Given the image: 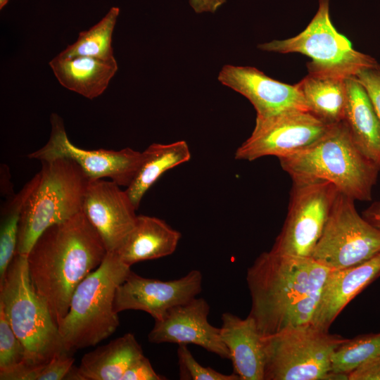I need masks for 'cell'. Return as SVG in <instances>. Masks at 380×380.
I'll return each mask as SVG.
<instances>
[{
	"mask_svg": "<svg viewBox=\"0 0 380 380\" xmlns=\"http://www.w3.org/2000/svg\"><path fill=\"white\" fill-rule=\"evenodd\" d=\"M329 270L312 258L261 253L248 267L249 313L262 337L311 324Z\"/></svg>",
	"mask_w": 380,
	"mask_h": 380,
	"instance_id": "obj_1",
	"label": "cell"
},
{
	"mask_svg": "<svg viewBox=\"0 0 380 380\" xmlns=\"http://www.w3.org/2000/svg\"><path fill=\"white\" fill-rule=\"evenodd\" d=\"M108 251L83 211L44 231L28 255L30 278L58 323L66 315L77 285Z\"/></svg>",
	"mask_w": 380,
	"mask_h": 380,
	"instance_id": "obj_2",
	"label": "cell"
},
{
	"mask_svg": "<svg viewBox=\"0 0 380 380\" xmlns=\"http://www.w3.org/2000/svg\"><path fill=\"white\" fill-rule=\"evenodd\" d=\"M291 179H324L355 201H369L380 167L354 144L343 121L310 146L279 158Z\"/></svg>",
	"mask_w": 380,
	"mask_h": 380,
	"instance_id": "obj_3",
	"label": "cell"
},
{
	"mask_svg": "<svg viewBox=\"0 0 380 380\" xmlns=\"http://www.w3.org/2000/svg\"><path fill=\"white\" fill-rule=\"evenodd\" d=\"M130 271L115 252H108L77 285L66 315L58 323L68 353L95 346L115 331L120 322L113 308L115 294Z\"/></svg>",
	"mask_w": 380,
	"mask_h": 380,
	"instance_id": "obj_4",
	"label": "cell"
},
{
	"mask_svg": "<svg viewBox=\"0 0 380 380\" xmlns=\"http://www.w3.org/2000/svg\"><path fill=\"white\" fill-rule=\"evenodd\" d=\"M0 308L25 348L23 363L43 364L68 353L49 308L32 286L27 255L15 254L11 262L0 283Z\"/></svg>",
	"mask_w": 380,
	"mask_h": 380,
	"instance_id": "obj_5",
	"label": "cell"
},
{
	"mask_svg": "<svg viewBox=\"0 0 380 380\" xmlns=\"http://www.w3.org/2000/svg\"><path fill=\"white\" fill-rule=\"evenodd\" d=\"M42 163L39 181L23 210L15 254L27 255L48 227L82 210L90 179L82 168L64 158Z\"/></svg>",
	"mask_w": 380,
	"mask_h": 380,
	"instance_id": "obj_6",
	"label": "cell"
},
{
	"mask_svg": "<svg viewBox=\"0 0 380 380\" xmlns=\"http://www.w3.org/2000/svg\"><path fill=\"white\" fill-rule=\"evenodd\" d=\"M262 339L264 380H323L330 371L332 354L348 338L307 324Z\"/></svg>",
	"mask_w": 380,
	"mask_h": 380,
	"instance_id": "obj_7",
	"label": "cell"
},
{
	"mask_svg": "<svg viewBox=\"0 0 380 380\" xmlns=\"http://www.w3.org/2000/svg\"><path fill=\"white\" fill-rule=\"evenodd\" d=\"M329 0H319L315 15L298 35L260 44L258 49L305 55L312 59L308 64V72L343 77L355 76L362 68L376 64L372 56L355 50L350 41L335 29L329 15Z\"/></svg>",
	"mask_w": 380,
	"mask_h": 380,
	"instance_id": "obj_8",
	"label": "cell"
},
{
	"mask_svg": "<svg viewBox=\"0 0 380 380\" xmlns=\"http://www.w3.org/2000/svg\"><path fill=\"white\" fill-rule=\"evenodd\" d=\"M380 253V229L361 217L355 200L338 191L311 257L329 270L362 263Z\"/></svg>",
	"mask_w": 380,
	"mask_h": 380,
	"instance_id": "obj_9",
	"label": "cell"
},
{
	"mask_svg": "<svg viewBox=\"0 0 380 380\" xmlns=\"http://www.w3.org/2000/svg\"><path fill=\"white\" fill-rule=\"evenodd\" d=\"M292 181L288 213L271 250L284 255L310 258L338 190L324 179Z\"/></svg>",
	"mask_w": 380,
	"mask_h": 380,
	"instance_id": "obj_10",
	"label": "cell"
},
{
	"mask_svg": "<svg viewBox=\"0 0 380 380\" xmlns=\"http://www.w3.org/2000/svg\"><path fill=\"white\" fill-rule=\"evenodd\" d=\"M51 131L47 143L27 157L48 162L60 158L76 163L90 180L109 178L120 186L127 187L143 160V153L130 148L119 151L86 150L74 145L68 139L61 117L52 113Z\"/></svg>",
	"mask_w": 380,
	"mask_h": 380,
	"instance_id": "obj_11",
	"label": "cell"
},
{
	"mask_svg": "<svg viewBox=\"0 0 380 380\" xmlns=\"http://www.w3.org/2000/svg\"><path fill=\"white\" fill-rule=\"evenodd\" d=\"M331 127L307 110L256 118L253 132L236 149L234 157L248 161L267 156L279 158L313 144Z\"/></svg>",
	"mask_w": 380,
	"mask_h": 380,
	"instance_id": "obj_12",
	"label": "cell"
},
{
	"mask_svg": "<svg viewBox=\"0 0 380 380\" xmlns=\"http://www.w3.org/2000/svg\"><path fill=\"white\" fill-rule=\"evenodd\" d=\"M202 284V274L197 270L170 281L145 278L131 270L117 288L114 310H141L160 319L170 309L196 297Z\"/></svg>",
	"mask_w": 380,
	"mask_h": 380,
	"instance_id": "obj_13",
	"label": "cell"
},
{
	"mask_svg": "<svg viewBox=\"0 0 380 380\" xmlns=\"http://www.w3.org/2000/svg\"><path fill=\"white\" fill-rule=\"evenodd\" d=\"M112 180H89L82 211L108 252H116L133 229L137 215L126 190Z\"/></svg>",
	"mask_w": 380,
	"mask_h": 380,
	"instance_id": "obj_14",
	"label": "cell"
},
{
	"mask_svg": "<svg viewBox=\"0 0 380 380\" xmlns=\"http://www.w3.org/2000/svg\"><path fill=\"white\" fill-rule=\"evenodd\" d=\"M210 306L203 298H194L170 309L155 320L148 335L152 343L194 344L222 358L229 359V352L222 341L220 328L208 322Z\"/></svg>",
	"mask_w": 380,
	"mask_h": 380,
	"instance_id": "obj_15",
	"label": "cell"
},
{
	"mask_svg": "<svg viewBox=\"0 0 380 380\" xmlns=\"http://www.w3.org/2000/svg\"><path fill=\"white\" fill-rule=\"evenodd\" d=\"M218 81L241 94L254 106L258 118H267L293 110H308L304 97L296 86L272 79L250 66L225 65Z\"/></svg>",
	"mask_w": 380,
	"mask_h": 380,
	"instance_id": "obj_16",
	"label": "cell"
},
{
	"mask_svg": "<svg viewBox=\"0 0 380 380\" xmlns=\"http://www.w3.org/2000/svg\"><path fill=\"white\" fill-rule=\"evenodd\" d=\"M380 276V253L359 265L329 270L311 324L328 331L343 308Z\"/></svg>",
	"mask_w": 380,
	"mask_h": 380,
	"instance_id": "obj_17",
	"label": "cell"
},
{
	"mask_svg": "<svg viewBox=\"0 0 380 380\" xmlns=\"http://www.w3.org/2000/svg\"><path fill=\"white\" fill-rule=\"evenodd\" d=\"M222 341L227 348L234 373L241 380H264L265 350L255 320L231 313L222 315Z\"/></svg>",
	"mask_w": 380,
	"mask_h": 380,
	"instance_id": "obj_18",
	"label": "cell"
},
{
	"mask_svg": "<svg viewBox=\"0 0 380 380\" xmlns=\"http://www.w3.org/2000/svg\"><path fill=\"white\" fill-rule=\"evenodd\" d=\"M142 355L134 335L127 333L86 353L79 367L72 366L65 379L121 380L129 366Z\"/></svg>",
	"mask_w": 380,
	"mask_h": 380,
	"instance_id": "obj_19",
	"label": "cell"
},
{
	"mask_svg": "<svg viewBox=\"0 0 380 380\" xmlns=\"http://www.w3.org/2000/svg\"><path fill=\"white\" fill-rule=\"evenodd\" d=\"M181 233L164 220L148 215H137L135 224L115 252L127 265L155 260L172 254Z\"/></svg>",
	"mask_w": 380,
	"mask_h": 380,
	"instance_id": "obj_20",
	"label": "cell"
},
{
	"mask_svg": "<svg viewBox=\"0 0 380 380\" xmlns=\"http://www.w3.org/2000/svg\"><path fill=\"white\" fill-rule=\"evenodd\" d=\"M347 99L343 121L361 153L380 167V121L370 98L355 76L346 78Z\"/></svg>",
	"mask_w": 380,
	"mask_h": 380,
	"instance_id": "obj_21",
	"label": "cell"
},
{
	"mask_svg": "<svg viewBox=\"0 0 380 380\" xmlns=\"http://www.w3.org/2000/svg\"><path fill=\"white\" fill-rule=\"evenodd\" d=\"M49 65L63 87L89 99L104 92L118 68L115 58H62L58 55L49 62Z\"/></svg>",
	"mask_w": 380,
	"mask_h": 380,
	"instance_id": "obj_22",
	"label": "cell"
},
{
	"mask_svg": "<svg viewBox=\"0 0 380 380\" xmlns=\"http://www.w3.org/2000/svg\"><path fill=\"white\" fill-rule=\"evenodd\" d=\"M346 78L308 72L296 84L309 112L329 126L335 125L343 120L347 99Z\"/></svg>",
	"mask_w": 380,
	"mask_h": 380,
	"instance_id": "obj_23",
	"label": "cell"
},
{
	"mask_svg": "<svg viewBox=\"0 0 380 380\" xmlns=\"http://www.w3.org/2000/svg\"><path fill=\"white\" fill-rule=\"evenodd\" d=\"M142 153V163L126 189L137 210L146 191L165 172L191 158L189 147L184 140L167 144H152Z\"/></svg>",
	"mask_w": 380,
	"mask_h": 380,
	"instance_id": "obj_24",
	"label": "cell"
},
{
	"mask_svg": "<svg viewBox=\"0 0 380 380\" xmlns=\"http://www.w3.org/2000/svg\"><path fill=\"white\" fill-rule=\"evenodd\" d=\"M40 172H37L16 194L7 198L0 213V283L15 255L19 223L24 205L37 185Z\"/></svg>",
	"mask_w": 380,
	"mask_h": 380,
	"instance_id": "obj_25",
	"label": "cell"
},
{
	"mask_svg": "<svg viewBox=\"0 0 380 380\" xmlns=\"http://www.w3.org/2000/svg\"><path fill=\"white\" fill-rule=\"evenodd\" d=\"M120 13L118 7H112L102 19L87 30L80 32L77 39L58 56L62 58L89 56L101 59L115 58L112 36Z\"/></svg>",
	"mask_w": 380,
	"mask_h": 380,
	"instance_id": "obj_26",
	"label": "cell"
},
{
	"mask_svg": "<svg viewBox=\"0 0 380 380\" xmlns=\"http://www.w3.org/2000/svg\"><path fill=\"white\" fill-rule=\"evenodd\" d=\"M380 354V333L348 338L334 352L330 371L348 374Z\"/></svg>",
	"mask_w": 380,
	"mask_h": 380,
	"instance_id": "obj_27",
	"label": "cell"
},
{
	"mask_svg": "<svg viewBox=\"0 0 380 380\" xmlns=\"http://www.w3.org/2000/svg\"><path fill=\"white\" fill-rule=\"evenodd\" d=\"M71 353H62L39 365L20 363L14 368L0 372L1 380H62L73 366Z\"/></svg>",
	"mask_w": 380,
	"mask_h": 380,
	"instance_id": "obj_28",
	"label": "cell"
},
{
	"mask_svg": "<svg viewBox=\"0 0 380 380\" xmlns=\"http://www.w3.org/2000/svg\"><path fill=\"white\" fill-rule=\"evenodd\" d=\"M25 360V348L0 308V372L10 370Z\"/></svg>",
	"mask_w": 380,
	"mask_h": 380,
	"instance_id": "obj_29",
	"label": "cell"
},
{
	"mask_svg": "<svg viewBox=\"0 0 380 380\" xmlns=\"http://www.w3.org/2000/svg\"><path fill=\"white\" fill-rule=\"evenodd\" d=\"M177 358L179 379L184 380H241L234 373L224 374L210 367L200 365L194 357L187 345H178Z\"/></svg>",
	"mask_w": 380,
	"mask_h": 380,
	"instance_id": "obj_30",
	"label": "cell"
},
{
	"mask_svg": "<svg viewBox=\"0 0 380 380\" xmlns=\"http://www.w3.org/2000/svg\"><path fill=\"white\" fill-rule=\"evenodd\" d=\"M355 77L366 89L380 121V65L363 68Z\"/></svg>",
	"mask_w": 380,
	"mask_h": 380,
	"instance_id": "obj_31",
	"label": "cell"
},
{
	"mask_svg": "<svg viewBox=\"0 0 380 380\" xmlns=\"http://www.w3.org/2000/svg\"><path fill=\"white\" fill-rule=\"evenodd\" d=\"M167 378L156 373L150 360L144 355L126 370L121 380H165Z\"/></svg>",
	"mask_w": 380,
	"mask_h": 380,
	"instance_id": "obj_32",
	"label": "cell"
},
{
	"mask_svg": "<svg viewBox=\"0 0 380 380\" xmlns=\"http://www.w3.org/2000/svg\"><path fill=\"white\" fill-rule=\"evenodd\" d=\"M348 380H380V354L349 373Z\"/></svg>",
	"mask_w": 380,
	"mask_h": 380,
	"instance_id": "obj_33",
	"label": "cell"
},
{
	"mask_svg": "<svg viewBox=\"0 0 380 380\" xmlns=\"http://www.w3.org/2000/svg\"><path fill=\"white\" fill-rule=\"evenodd\" d=\"M189 4L197 13H215L226 0H189Z\"/></svg>",
	"mask_w": 380,
	"mask_h": 380,
	"instance_id": "obj_34",
	"label": "cell"
},
{
	"mask_svg": "<svg viewBox=\"0 0 380 380\" xmlns=\"http://www.w3.org/2000/svg\"><path fill=\"white\" fill-rule=\"evenodd\" d=\"M362 217L372 225L380 229V201H376L362 213Z\"/></svg>",
	"mask_w": 380,
	"mask_h": 380,
	"instance_id": "obj_35",
	"label": "cell"
},
{
	"mask_svg": "<svg viewBox=\"0 0 380 380\" xmlns=\"http://www.w3.org/2000/svg\"><path fill=\"white\" fill-rule=\"evenodd\" d=\"M1 195L4 196L10 197L13 195L12 186L9 177V169L5 164L1 165Z\"/></svg>",
	"mask_w": 380,
	"mask_h": 380,
	"instance_id": "obj_36",
	"label": "cell"
},
{
	"mask_svg": "<svg viewBox=\"0 0 380 380\" xmlns=\"http://www.w3.org/2000/svg\"><path fill=\"white\" fill-rule=\"evenodd\" d=\"M9 0H0V9H2Z\"/></svg>",
	"mask_w": 380,
	"mask_h": 380,
	"instance_id": "obj_37",
	"label": "cell"
}]
</instances>
